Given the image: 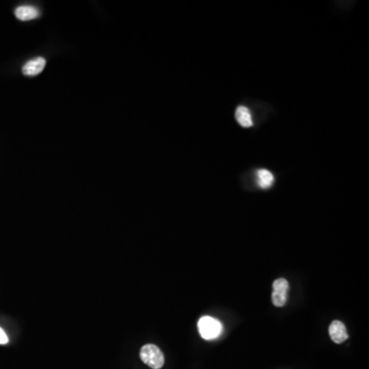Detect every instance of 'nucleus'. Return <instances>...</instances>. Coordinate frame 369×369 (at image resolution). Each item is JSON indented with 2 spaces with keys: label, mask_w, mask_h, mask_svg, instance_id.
I'll return each instance as SVG.
<instances>
[{
  "label": "nucleus",
  "mask_w": 369,
  "mask_h": 369,
  "mask_svg": "<svg viewBox=\"0 0 369 369\" xmlns=\"http://www.w3.org/2000/svg\"><path fill=\"white\" fill-rule=\"evenodd\" d=\"M198 329L200 335L204 339L212 340L218 338L222 334L223 325L218 319L210 316H204L201 317L198 321Z\"/></svg>",
  "instance_id": "nucleus-1"
},
{
  "label": "nucleus",
  "mask_w": 369,
  "mask_h": 369,
  "mask_svg": "<svg viewBox=\"0 0 369 369\" xmlns=\"http://www.w3.org/2000/svg\"><path fill=\"white\" fill-rule=\"evenodd\" d=\"M142 361L153 369H160L164 364V356L161 350L155 344H146L140 353Z\"/></svg>",
  "instance_id": "nucleus-2"
},
{
  "label": "nucleus",
  "mask_w": 369,
  "mask_h": 369,
  "mask_svg": "<svg viewBox=\"0 0 369 369\" xmlns=\"http://www.w3.org/2000/svg\"><path fill=\"white\" fill-rule=\"evenodd\" d=\"M329 335L335 343H341L349 337L345 326L340 321H333L329 326Z\"/></svg>",
  "instance_id": "nucleus-3"
},
{
  "label": "nucleus",
  "mask_w": 369,
  "mask_h": 369,
  "mask_svg": "<svg viewBox=\"0 0 369 369\" xmlns=\"http://www.w3.org/2000/svg\"><path fill=\"white\" fill-rule=\"evenodd\" d=\"M47 61L39 57V58H35L29 62H27L24 67H23V74L26 76H35L40 74L44 67H45Z\"/></svg>",
  "instance_id": "nucleus-4"
},
{
  "label": "nucleus",
  "mask_w": 369,
  "mask_h": 369,
  "mask_svg": "<svg viewBox=\"0 0 369 369\" xmlns=\"http://www.w3.org/2000/svg\"><path fill=\"white\" fill-rule=\"evenodd\" d=\"M15 15L20 21H30L39 17V11L31 6H22L16 10Z\"/></svg>",
  "instance_id": "nucleus-5"
},
{
  "label": "nucleus",
  "mask_w": 369,
  "mask_h": 369,
  "mask_svg": "<svg viewBox=\"0 0 369 369\" xmlns=\"http://www.w3.org/2000/svg\"><path fill=\"white\" fill-rule=\"evenodd\" d=\"M236 119L238 121V123L245 128L251 127L253 122H252V118H251V114L248 108L244 107V106H239L236 109V113H235Z\"/></svg>",
  "instance_id": "nucleus-6"
},
{
  "label": "nucleus",
  "mask_w": 369,
  "mask_h": 369,
  "mask_svg": "<svg viewBox=\"0 0 369 369\" xmlns=\"http://www.w3.org/2000/svg\"><path fill=\"white\" fill-rule=\"evenodd\" d=\"M258 184L262 189L270 188L274 182V175L268 169H260L257 171Z\"/></svg>",
  "instance_id": "nucleus-7"
},
{
  "label": "nucleus",
  "mask_w": 369,
  "mask_h": 369,
  "mask_svg": "<svg viewBox=\"0 0 369 369\" xmlns=\"http://www.w3.org/2000/svg\"><path fill=\"white\" fill-rule=\"evenodd\" d=\"M288 291L274 290L272 293V302L276 307H283L287 302Z\"/></svg>",
  "instance_id": "nucleus-8"
},
{
  "label": "nucleus",
  "mask_w": 369,
  "mask_h": 369,
  "mask_svg": "<svg viewBox=\"0 0 369 369\" xmlns=\"http://www.w3.org/2000/svg\"><path fill=\"white\" fill-rule=\"evenodd\" d=\"M273 289H274V290L289 291V284H288V282H287L285 279L280 278V279H277L276 281H274V283H273Z\"/></svg>",
  "instance_id": "nucleus-9"
},
{
  "label": "nucleus",
  "mask_w": 369,
  "mask_h": 369,
  "mask_svg": "<svg viewBox=\"0 0 369 369\" xmlns=\"http://www.w3.org/2000/svg\"><path fill=\"white\" fill-rule=\"evenodd\" d=\"M9 342V337L6 331L0 327V344H7Z\"/></svg>",
  "instance_id": "nucleus-10"
}]
</instances>
